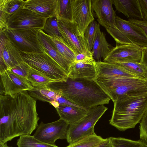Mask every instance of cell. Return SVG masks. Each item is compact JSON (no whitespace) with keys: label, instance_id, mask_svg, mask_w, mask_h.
I'll return each mask as SVG.
<instances>
[{"label":"cell","instance_id":"1","mask_svg":"<svg viewBox=\"0 0 147 147\" xmlns=\"http://www.w3.org/2000/svg\"><path fill=\"white\" fill-rule=\"evenodd\" d=\"M39 119L36 100L27 91L13 96L0 95V142L7 143L16 137L30 135Z\"/></svg>","mask_w":147,"mask_h":147},{"label":"cell","instance_id":"2","mask_svg":"<svg viewBox=\"0 0 147 147\" xmlns=\"http://www.w3.org/2000/svg\"><path fill=\"white\" fill-rule=\"evenodd\" d=\"M46 86L60 91L68 100L88 109L108 104L111 100L94 80L68 77L65 81L53 82Z\"/></svg>","mask_w":147,"mask_h":147},{"label":"cell","instance_id":"3","mask_svg":"<svg viewBox=\"0 0 147 147\" xmlns=\"http://www.w3.org/2000/svg\"><path fill=\"white\" fill-rule=\"evenodd\" d=\"M113 102L109 123L125 131L134 128L142 119L147 110V92L121 96Z\"/></svg>","mask_w":147,"mask_h":147},{"label":"cell","instance_id":"4","mask_svg":"<svg viewBox=\"0 0 147 147\" xmlns=\"http://www.w3.org/2000/svg\"><path fill=\"white\" fill-rule=\"evenodd\" d=\"M94 80L113 102L121 96L147 92V81L138 77L95 78Z\"/></svg>","mask_w":147,"mask_h":147},{"label":"cell","instance_id":"5","mask_svg":"<svg viewBox=\"0 0 147 147\" xmlns=\"http://www.w3.org/2000/svg\"><path fill=\"white\" fill-rule=\"evenodd\" d=\"M116 26L106 29L118 45H135L147 47V36L139 26L116 16Z\"/></svg>","mask_w":147,"mask_h":147},{"label":"cell","instance_id":"6","mask_svg":"<svg viewBox=\"0 0 147 147\" xmlns=\"http://www.w3.org/2000/svg\"><path fill=\"white\" fill-rule=\"evenodd\" d=\"M23 61L31 68L58 81H65L67 74L47 53H28L20 51Z\"/></svg>","mask_w":147,"mask_h":147},{"label":"cell","instance_id":"7","mask_svg":"<svg viewBox=\"0 0 147 147\" xmlns=\"http://www.w3.org/2000/svg\"><path fill=\"white\" fill-rule=\"evenodd\" d=\"M107 109L104 105L93 107L88 109L86 115L80 120L69 124L66 139L69 144L96 134L94 130L95 125Z\"/></svg>","mask_w":147,"mask_h":147},{"label":"cell","instance_id":"8","mask_svg":"<svg viewBox=\"0 0 147 147\" xmlns=\"http://www.w3.org/2000/svg\"><path fill=\"white\" fill-rule=\"evenodd\" d=\"M40 30L34 29H16L6 27L0 31L3 32L20 51L42 53L45 51L38 36Z\"/></svg>","mask_w":147,"mask_h":147},{"label":"cell","instance_id":"9","mask_svg":"<svg viewBox=\"0 0 147 147\" xmlns=\"http://www.w3.org/2000/svg\"><path fill=\"white\" fill-rule=\"evenodd\" d=\"M59 29L65 44L76 54L89 53L85 38L75 22L58 20Z\"/></svg>","mask_w":147,"mask_h":147},{"label":"cell","instance_id":"10","mask_svg":"<svg viewBox=\"0 0 147 147\" xmlns=\"http://www.w3.org/2000/svg\"><path fill=\"white\" fill-rule=\"evenodd\" d=\"M69 124L63 119H59L48 123L41 122L38 125L33 135L40 141L51 145H55L59 139H66Z\"/></svg>","mask_w":147,"mask_h":147},{"label":"cell","instance_id":"11","mask_svg":"<svg viewBox=\"0 0 147 147\" xmlns=\"http://www.w3.org/2000/svg\"><path fill=\"white\" fill-rule=\"evenodd\" d=\"M46 20L23 7L9 18L6 27L12 29H34L40 30L43 28Z\"/></svg>","mask_w":147,"mask_h":147},{"label":"cell","instance_id":"12","mask_svg":"<svg viewBox=\"0 0 147 147\" xmlns=\"http://www.w3.org/2000/svg\"><path fill=\"white\" fill-rule=\"evenodd\" d=\"M0 32V75L24 61L15 45L3 32Z\"/></svg>","mask_w":147,"mask_h":147},{"label":"cell","instance_id":"13","mask_svg":"<svg viewBox=\"0 0 147 147\" xmlns=\"http://www.w3.org/2000/svg\"><path fill=\"white\" fill-rule=\"evenodd\" d=\"M0 95L13 96L33 87L27 79L8 70L0 74Z\"/></svg>","mask_w":147,"mask_h":147},{"label":"cell","instance_id":"14","mask_svg":"<svg viewBox=\"0 0 147 147\" xmlns=\"http://www.w3.org/2000/svg\"><path fill=\"white\" fill-rule=\"evenodd\" d=\"M143 48L138 45H118L114 47L103 61L141 62Z\"/></svg>","mask_w":147,"mask_h":147},{"label":"cell","instance_id":"15","mask_svg":"<svg viewBox=\"0 0 147 147\" xmlns=\"http://www.w3.org/2000/svg\"><path fill=\"white\" fill-rule=\"evenodd\" d=\"M92 0H71L73 22L77 24L81 35L94 19L92 11Z\"/></svg>","mask_w":147,"mask_h":147},{"label":"cell","instance_id":"16","mask_svg":"<svg viewBox=\"0 0 147 147\" xmlns=\"http://www.w3.org/2000/svg\"><path fill=\"white\" fill-rule=\"evenodd\" d=\"M113 0H92V10L95 13L99 24L106 29L116 26L115 11L113 7Z\"/></svg>","mask_w":147,"mask_h":147},{"label":"cell","instance_id":"17","mask_svg":"<svg viewBox=\"0 0 147 147\" xmlns=\"http://www.w3.org/2000/svg\"><path fill=\"white\" fill-rule=\"evenodd\" d=\"M96 61L92 59L73 62L70 66L68 77L72 79L94 80L96 76Z\"/></svg>","mask_w":147,"mask_h":147},{"label":"cell","instance_id":"18","mask_svg":"<svg viewBox=\"0 0 147 147\" xmlns=\"http://www.w3.org/2000/svg\"><path fill=\"white\" fill-rule=\"evenodd\" d=\"M40 42L44 51L50 55L67 74L72 63L64 57L58 51L49 38L41 30L38 34Z\"/></svg>","mask_w":147,"mask_h":147},{"label":"cell","instance_id":"19","mask_svg":"<svg viewBox=\"0 0 147 147\" xmlns=\"http://www.w3.org/2000/svg\"><path fill=\"white\" fill-rule=\"evenodd\" d=\"M54 6V0H27L25 1L23 7L47 19L55 16Z\"/></svg>","mask_w":147,"mask_h":147},{"label":"cell","instance_id":"20","mask_svg":"<svg viewBox=\"0 0 147 147\" xmlns=\"http://www.w3.org/2000/svg\"><path fill=\"white\" fill-rule=\"evenodd\" d=\"M117 11L128 19L143 20L139 0H113Z\"/></svg>","mask_w":147,"mask_h":147},{"label":"cell","instance_id":"21","mask_svg":"<svg viewBox=\"0 0 147 147\" xmlns=\"http://www.w3.org/2000/svg\"><path fill=\"white\" fill-rule=\"evenodd\" d=\"M60 118L69 124L75 123L87 114L88 109L79 106L70 105H59L55 108Z\"/></svg>","mask_w":147,"mask_h":147},{"label":"cell","instance_id":"22","mask_svg":"<svg viewBox=\"0 0 147 147\" xmlns=\"http://www.w3.org/2000/svg\"><path fill=\"white\" fill-rule=\"evenodd\" d=\"M114 48L107 41L105 35L100 29L99 26L97 30L93 45L92 52L95 60L101 61L105 59Z\"/></svg>","mask_w":147,"mask_h":147},{"label":"cell","instance_id":"23","mask_svg":"<svg viewBox=\"0 0 147 147\" xmlns=\"http://www.w3.org/2000/svg\"><path fill=\"white\" fill-rule=\"evenodd\" d=\"M29 95L35 99L47 102L50 103L56 101L62 96L61 92L47 87H34L28 91Z\"/></svg>","mask_w":147,"mask_h":147},{"label":"cell","instance_id":"24","mask_svg":"<svg viewBox=\"0 0 147 147\" xmlns=\"http://www.w3.org/2000/svg\"><path fill=\"white\" fill-rule=\"evenodd\" d=\"M54 11L57 20L73 22L71 0H54Z\"/></svg>","mask_w":147,"mask_h":147},{"label":"cell","instance_id":"25","mask_svg":"<svg viewBox=\"0 0 147 147\" xmlns=\"http://www.w3.org/2000/svg\"><path fill=\"white\" fill-rule=\"evenodd\" d=\"M114 63L119 65L137 77L147 81V69L141 62H121Z\"/></svg>","mask_w":147,"mask_h":147},{"label":"cell","instance_id":"26","mask_svg":"<svg viewBox=\"0 0 147 147\" xmlns=\"http://www.w3.org/2000/svg\"><path fill=\"white\" fill-rule=\"evenodd\" d=\"M27 79L34 87L45 86L51 82L58 81L50 78L43 73L31 67Z\"/></svg>","mask_w":147,"mask_h":147},{"label":"cell","instance_id":"27","mask_svg":"<svg viewBox=\"0 0 147 147\" xmlns=\"http://www.w3.org/2000/svg\"><path fill=\"white\" fill-rule=\"evenodd\" d=\"M41 30L46 35L64 42L59 29L58 20L55 16L46 19Z\"/></svg>","mask_w":147,"mask_h":147},{"label":"cell","instance_id":"28","mask_svg":"<svg viewBox=\"0 0 147 147\" xmlns=\"http://www.w3.org/2000/svg\"><path fill=\"white\" fill-rule=\"evenodd\" d=\"M25 1L22 0H0V11L9 17L24 7Z\"/></svg>","mask_w":147,"mask_h":147},{"label":"cell","instance_id":"29","mask_svg":"<svg viewBox=\"0 0 147 147\" xmlns=\"http://www.w3.org/2000/svg\"><path fill=\"white\" fill-rule=\"evenodd\" d=\"M46 35L64 57L71 63L74 61L76 54L64 42Z\"/></svg>","mask_w":147,"mask_h":147},{"label":"cell","instance_id":"30","mask_svg":"<svg viewBox=\"0 0 147 147\" xmlns=\"http://www.w3.org/2000/svg\"><path fill=\"white\" fill-rule=\"evenodd\" d=\"M16 144L18 147H58L55 145H52L43 142L30 135L20 136Z\"/></svg>","mask_w":147,"mask_h":147},{"label":"cell","instance_id":"31","mask_svg":"<svg viewBox=\"0 0 147 147\" xmlns=\"http://www.w3.org/2000/svg\"><path fill=\"white\" fill-rule=\"evenodd\" d=\"M109 138L112 147H146V143L141 140H134L120 137Z\"/></svg>","mask_w":147,"mask_h":147},{"label":"cell","instance_id":"32","mask_svg":"<svg viewBox=\"0 0 147 147\" xmlns=\"http://www.w3.org/2000/svg\"><path fill=\"white\" fill-rule=\"evenodd\" d=\"M106 139L96 134L88 136L72 143L66 147H93L105 141Z\"/></svg>","mask_w":147,"mask_h":147},{"label":"cell","instance_id":"33","mask_svg":"<svg viewBox=\"0 0 147 147\" xmlns=\"http://www.w3.org/2000/svg\"><path fill=\"white\" fill-rule=\"evenodd\" d=\"M99 24L94 20L90 23L85 31L84 37L87 43L89 51H91Z\"/></svg>","mask_w":147,"mask_h":147},{"label":"cell","instance_id":"34","mask_svg":"<svg viewBox=\"0 0 147 147\" xmlns=\"http://www.w3.org/2000/svg\"><path fill=\"white\" fill-rule=\"evenodd\" d=\"M31 68L28 65L23 61L11 69L9 70L27 79Z\"/></svg>","mask_w":147,"mask_h":147},{"label":"cell","instance_id":"35","mask_svg":"<svg viewBox=\"0 0 147 147\" xmlns=\"http://www.w3.org/2000/svg\"><path fill=\"white\" fill-rule=\"evenodd\" d=\"M140 140L147 143V110L140 122Z\"/></svg>","mask_w":147,"mask_h":147},{"label":"cell","instance_id":"36","mask_svg":"<svg viewBox=\"0 0 147 147\" xmlns=\"http://www.w3.org/2000/svg\"><path fill=\"white\" fill-rule=\"evenodd\" d=\"M127 20L140 26L143 29L147 36V21L136 19H128Z\"/></svg>","mask_w":147,"mask_h":147},{"label":"cell","instance_id":"37","mask_svg":"<svg viewBox=\"0 0 147 147\" xmlns=\"http://www.w3.org/2000/svg\"><path fill=\"white\" fill-rule=\"evenodd\" d=\"M94 59L92 52L89 53H82L76 55L74 61H79L87 59Z\"/></svg>","mask_w":147,"mask_h":147},{"label":"cell","instance_id":"38","mask_svg":"<svg viewBox=\"0 0 147 147\" xmlns=\"http://www.w3.org/2000/svg\"><path fill=\"white\" fill-rule=\"evenodd\" d=\"M143 20L147 21V0H139Z\"/></svg>","mask_w":147,"mask_h":147},{"label":"cell","instance_id":"39","mask_svg":"<svg viewBox=\"0 0 147 147\" xmlns=\"http://www.w3.org/2000/svg\"><path fill=\"white\" fill-rule=\"evenodd\" d=\"M93 147H112L111 140L109 138H106L105 141Z\"/></svg>","mask_w":147,"mask_h":147},{"label":"cell","instance_id":"40","mask_svg":"<svg viewBox=\"0 0 147 147\" xmlns=\"http://www.w3.org/2000/svg\"><path fill=\"white\" fill-rule=\"evenodd\" d=\"M141 62L144 65L147 69V47L143 48Z\"/></svg>","mask_w":147,"mask_h":147},{"label":"cell","instance_id":"41","mask_svg":"<svg viewBox=\"0 0 147 147\" xmlns=\"http://www.w3.org/2000/svg\"><path fill=\"white\" fill-rule=\"evenodd\" d=\"M0 147H10L7 144V143H4L0 142Z\"/></svg>","mask_w":147,"mask_h":147},{"label":"cell","instance_id":"42","mask_svg":"<svg viewBox=\"0 0 147 147\" xmlns=\"http://www.w3.org/2000/svg\"><path fill=\"white\" fill-rule=\"evenodd\" d=\"M146 147H147V144H146Z\"/></svg>","mask_w":147,"mask_h":147}]
</instances>
